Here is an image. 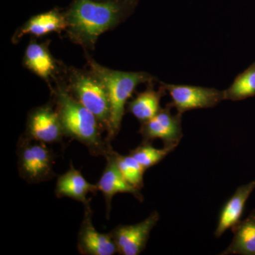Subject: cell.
<instances>
[{
    "label": "cell",
    "instance_id": "1",
    "mask_svg": "<svg viewBox=\"0 0 255 255\" xmlns=\"http://www.w3.org/2000/svg\"><path fill=\"white\" fill-rule=\"evenodd\" d=\"M134 6L135 0H73L65 11L67 33L72 41L93 50L99 37L123 22Z\"/></svg>",
    "mask_w": 255,
    "mask_h": 255
},
{
    "label": "cell",
    "instance_id": "2",
    "mask_svg": "<svg viewBox=\"0 0 255 255\" xmlns=\"http://www.w3.org/2000/svg\"><path fill=\"white\" fill-rule=\"evenodd\" d=\"M52 93L65 136L86 146L92 155H110L114 150L111 142L102 137L104 129L98 119L70 94L65 83L57 80Z\"/></svg>",
    "mask_w": 255,
    "mask_h": 255
},
{
    "label": "cell",
    "instance_id": "3",
    "mask_svg": "<svg viewBox=\"0 0 255 255\" xmlns=\"http://www.w3.org/2000/svg\"><path fill=\"white\" fill-rule=\"evenodd\" d=\"M87 60L90 70L103 82L110 97V120L106 139L111 142L120 130L128 100L139 85L153 83L155 78L145 72H123L106 68L88 55Z\"/></svg>",
    "mask_w": 255,
    "mask_h": 255
},
{
    "label": "cell",
    "instance_id": "4",
    "mask_svg": "<svg viewBox=\"0 0 255 255\" xmlns=\"http://www.w3.org/2000/svg\"><path fill=\"white\" fill-rule=\"evenodd\" d=\"M65 85L70 94L95 116L102 128L107 131L110 120V101L102 80L90 70L70 68Z\"/></svg>",
    "mask_w": 255,
    "mask_h": 255
},
{
    "label": "cell",
    "instance_id": "5",
    "mask_svg": "<svg viewBox=\"0 0 255 255\" xmlns=\"http://www.w3.org/2000/svg\"><path fill=\"white\" fill-rule=\"evenodd\" d=\"M47 144L22 135L17 143L18 171L28 184L50 180L55 177V155Z\"/></svg>",
    "mask_w": 255,
    "mask_h": 255
},
{
    "label": "cell",
    "instance_id": "6",
    "mask_svg": "<svg viewBox=\"0 0 255 255\" xmlns=\"http://www.w3.org/2000/svg\"><path fill=\"white\" fill-rule=\"evenodd\" d=\"M172 108L171 103L167 104L155 117L140 124L139 133L142 135V141L160 139L164 147L175 149L177 147L183 137L182 114L177 112L174 115L171 112Z\"/></svg>",
    "mask_w": 255,
    "mask_h": 255
},
{
    "label": "cell",
    "instance_id": "7",
    "mask_svg": "<svg viewBox=\"0 0 255 255\" xmlns=\"http://www.w3.org/2000/svg\"><path fill=\"white\" fill-rule=\"evenodd\" d=\"M169 92L173 108L183 114L188 111L212 108L225 100L224 91L191 85H170L161 82Z\"/></svg>",
    "mask_w": 255,
    "mask_h": 255
},
{
    "label": "cell",
    "instance_id": "8",
    "mask_svg": "<svg viewBox=\"0 0 255 255\" xmlns=\"http://www.w3.org/2000/svg\"><path fill=\"white\" fill-rule=\"evenodd\" d=\"M24 135L45 144L63 142L66 136L55 107L48 103L30 111Z\"/></svg>",
    "mask_w": 255,
    "mask_h": 255
},
{
    "label": "cell",
    "instance_id": "9",
    "mask_svg": "<svg viewBox=\"0 0 255 255\" xmlns=\"http://www.w3.org/2000/svg\"><path fill=\"white\" fill-rule=\"evenodd\" d=\"M159 219L157 211L151 213L141 222L133 225H119L110 232L118 254L138 255L145 249L152 230Z\"/></svg>",
    "mask_w": 255,
    "mask_h": 255
},
{
    "label": "cell",
    "instance_id": "10",
    "mask_svg": "<svg viewBox=\"0 0 255 255\" xmlns=\"http://www.w3.org/2000/svg\"><path fill=\"white\" fill-rule=\"evenodd\" d=\"M85 214L78 236V250L83 255H114L118 253L110 233L97 231L92 223L90 204L84 206Z\"/></svg>",
    "mask_w": 255,
    "mask_h": 255
},
{
    "label": "cell",
    "instance_id": "11",
    "mask_svg": "<svg viewBox=\"0 0 255 255\" xmlns=\"http://www.w3.org/2000/svg\"><path fill=\"white\" fill-rule=\"evenodd\" d=\"M115 151L105 157L107 164L100 180L97 182L98 190L101 191L105 197L106 209H107V219H110L111 210H112V199L116 194L119 193H127L132 194L137 200L142 202L143 196L140 193V189H137L128 182L119 170L115 157Z\"/></svg>",
    "mask_w": 255,
    "mask_h": 255
},
{
    "label": "cell",
    "instance_id": "12",
    "mask_svg": "<svg viewBox=\"0 0 255 255\" xmlns=\"http://www.w3.org/2000/svg\"><path fill=\"white\" fill-rule=\"evenodd\" d=\"M67 28L68 21L65 13L58 8H55L30 18L14 33L12 42L17 43L26 35L38 38L46 36L53 32L61 33L63 31H66Z\"/></svg>",
    "mask_w": 255,
    "mask_h": 255
},
{
    "label": "cell",
    "instance_id": "13",
    "mask_svg": "<svg viewBox=\"0 0 255 255\" xmlns=\"http://www.w3.org/2000/svg\"><path fill=\"white\" fill-rule=\"evenodd\" d=\"M49 42L38 43L31 38L25 50L23 64L25 68L50 83L58 73V63L50 53Z\"/></svg>",
    "mask_w": 255,
    "mask_h": 255
},
{
    "label": "cell",
    "instance_id": "14",
    "mask_svg": "<svg viewBox=\"0 0 255 255\" xmlns=\"http://www.w3.org/2000/svg\"><path fill=\"white\" fill-rule=\"evenodd\" d=\"M99 191L97 184H91L83 177L80 170L70 163V169L57 179L55 194L58 198L68 197L81 202L84 206L90 204L91 199H87L90 193Z\"/></svg>",
    "mask_w": 255,
    "mask_h": 255
},
{
    "label": "cell",
    "instance_id": "15",
    "mask_svg": "<svg viewBox=\"0 0 255 255\" xmlns=\"http://www.w3.org/2000/svg\"><path fill=\"white\" fill-rule=\"evenodd\" d=\"M255 189V179L238 187L221 209L219 222L214 233L215 237H221L227 230L232 228L241 221L247 201Z\"/></svg>",
    "mask_w": 255,
    "mask_h": 255
},
{
    "label": "cell",
    "instance_id": "16",
    "mask_svg": "<svg viewBox=\"0 0 255 255\" xmlns=\"http://www.w3.org/2000/svg\"><path fill=\"white\" fill-rule=\"evenodd\" d=\"M147 88L127 103V112L144 123L155 117L161 110L160 100L166 95L167 90L161 84L158 90H155L153 83L149 84Z\"/></svg>",
    "mask_w": 255,
    "mask_h": 255
},
{
    "label": "cell",
    "instance_id": "17",
    "mask_svg": "<svg viewBox=\"0 0 255 255\" xmlns=\"http://www.w3.org/2000/svg\"><path fill=\"white\" fill-rule=\"evenodd\" d=\"M231 229L232 242L221 255H255V209Z\"/></svg>",
    "mask_w": 255,
    "mask_h": 255
},
{
    "label": "cell",
    "instance_id": "18",
    "mask_svg": "<svg viewBox=\"0 0 255 255\" xmlns=\"http://www.w3.org/2000/svg\"><path fill=\"white\" fill-rule=\"evenodd\" d=\"M225 100L241 101L255 96V62L235 79L225 90Z\"/></svg>",
    "mask_w": 255,
    "mask_h": 255
},
{
    "label": "cell",
    "instance_id": "19",
    "mask_svg": "<svg viewBox=\"0 0 255 255\" xmlns=\"http://www.w3.org/2000/svg\"><path fill=\"white\" fill-rule=\"evenodd\" d=\"M173 150L174 149L170 147L156 148L152 145V142L142 141L140 145L130 150L129 155L136 159L146 170L158 164Z\"/></svg>",
    "mask_w": 255,
    "mask_h": 255
},
{
    "label": "cell",
    "instance_id": "20",
    "mask_svg": "<svg viewBox=\"0 0 255 255\" xmlns=\"http://www.w3.org/2000/svg\"><path fill=\"white\" fill-rule=\"evenodd\" d=\"M116 162L121 173L132 186L141 189L144 186L143 175L145 169L131 155H122L115 152Z\"/></svg>",
    "mask_w": 255,
    "mask_h": 255
},
{
    "label": "cell",
    "instance_id": "21",
    "mask_svg": "<svg viewBox=\"0 0 255 255\" xmlns=\"http://www.w3.org/2000/svg\"><path fill=\"white\" fill-rule=\"evenodd\" d=\"M97 1H108V0H97Z\"/></svg>",
    "mask_w": 255,
    "mask_h": 255
}]
</instances>
